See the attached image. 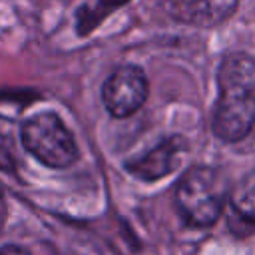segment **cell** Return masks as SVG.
Listing matches in <instances>:
<instances>
[{"label": "cell", "mask_w": 255, "mask_h": 255, "mask_svg": "<svg viewBox=\"0 0 255 255\" xmlns=\"http://www.w3.org/2000/svg\"><path fill=\"white\" fill-rule=\"evenodd\" d=\"M227 177L211 165L187 169L175 185V207L185 223L193 227L213 225L229 201Z\"/></svg>", "instance_id": "cell-2"}, {"label": "cell", "mask_w": 255, "mask_h": 255, "mask_svg": "<svg viewBox=\"0 0 255 255\" xmlns=\"http://www.w3.org/2000/svg\"><path fill=\"white\" fill-rule=\"evenodd\" d=\"M22 145L48 167H68L78 159L72 131L54 112H40L20 128Z\"/></svg>", "instance_id": "cell-3"}, {"label": "cell", "mask_w": 255, "mask_h": 255, "mask_svg": "<svg viewBox=\"0 0 255 255\" xmlns=\"http://www.w3.org/2000/svg\"><path fill=\"white\" fill-rule=\"evenodd\" d=\"M185 149H187V141L179 135H171L159 141L145 155L129 161L126 167L133 177L143 179V181H153V179L165 177L167 173L175 171Z\"/></svg>", "instance_id": "cell-6"}, {"label": "cell", "mask_w": 255, "mask_h": 255, "mask_svg": "<svg viewBox=\"0 0 255 255\" xmlns=\"http://www.w3.org/2000/svg\"><path fill=\"white\" fill-rule=\"evenodd\" d=\"M131 0H96V4H84L76 10V34L78 36H88L96 28L102 26V22L129 4Z\"/></svg>", "instance_id": "cell-8"}, {"label": "cell", "mask_w": 255, "mask_h": 255, "mask_svg": "<svg viewBox=\"0 0 255 255\" xmlns=\"http://www.w3.org/2000/svg\"><path fill=\"white\" fill-rule=\"evenodd\" d=\"M14 131L10 122L0 118V169L14 173L16 171V149H14Z\"/></svg>", "instance_id": "cell-9"}, {"label": "cell", "mask_w": 255, "mask_h": 255, "mask_svg": "<svg viewBox=\"0 0 255 255\" xmlns=\"http://www.w3.org/2000/svg\"><path fill=\"white\" fill-rule=\"evenodd\" d=\"M6 217H8V203H6V197H4V193L0 189V231H2V227L6 223Z\"/></svg>", "instance_id": "cell-11"}, {"label": "cell", "mask_w": 255, "mask_h": 255, "mask_svg": "<svg viewBox=\"0 0 255 255\" xmlns=\"http://www.w3.org/2000/svg\"><path fill=\"white\" fill-rule=\"evenodd\" d=\"M239 0H159L161 10L187 26H217L233 16Z\"/></svg>", "instance_id": "cell-5"}, {"label": "cell", "mask_w": 255, "mask_h": 255, "mask_svg": "<svg viewBox=\"0 0 255 255\" xmlns=\"http://www.w3.org/2000/svg\"><path fill=\"white\" fill-rule=\"evenodd\" d=\"M147 76L139 66H118L102 86V102L114 118L135 114L147 100Z\"/></svg>", "instance_id": "cell-4"}, {"label": "cell", "mask_w": 255, "mask_h": 255, "mask_svg": "<svg viewBox=\"0 0 255 255\" xmlns=\"http://www.w3.org/2000/svg\"><path fill=\"white\" fill-rule=\"evenodd\" d=\"M0 255H30V253L20 245H4L0 247Z\"/></svg>", "instance_id": "cell-10"}, {"label": "cell", "mask_w": 255, "mask_h": 255, "mask_svg": "<svg viewBox=\"0 0 255 255\" xmlns=\"http://www.w3.org/2000/svg\"><path fill=\"white\" fill-rule=\"evenodd\" d=\"M233 217L241 223L255 225V169L247 171L229 191Z\"/></svg>", "instance_id": "cell-7"}, {"label": "cell", "mask_w": 255, "mask_h": 255, "mask_svg": "<svg viewBox=\"0 0 255 255\" xmlns=\"http://www.w3.org/2000/svg\"><path fill=\"white\" fill-rule=\"evenodd\" d=\"M255 126V58L245 52L227 54L217 68V102L213 133L225 141H241Z\"/></svg>", "instance_id": "cell-1"}]
</instances>
